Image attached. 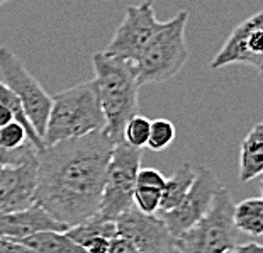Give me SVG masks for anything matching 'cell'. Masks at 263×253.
Returning <instances> with one entry per match:
<instances>
[{
	"instance_id": "16",
	"label": "cell",
	"mask_w": 263,
	"mask_h": 253,
	"mask_svg": "<svg viewBox=\"0 0 263 253\" xmlns=\"http://www.w3.org/2000/svg\"><path fill=\"white\" fill-rule=\"evenodd\" d=\"M194 178H195V168L190 165V163H182V165L173 172V175L170 178H166V182L163 185L160 212H168L172 209H175L187 195Z\"/></svg>"
},
{
	"instance_id": "1",
	"label": "cell",
	"mask_w": 263,
	"mask_h": 253,
	"mask_svg": "<svg viewBox=\"0 0 263 253\" xmlns=\"http://www.w3.org/2000/svg\"><path fill=\"white\" fill-rule=\"evenodd\" d=\"M114 144L97 131L39 151L36 204L66 228L97 214Z\"/></svg>"
},
{
	"instance_id": "29",
	"label": "cell",
	"mask_w": 263,
	"mask_h": 253,
	"mask_svg": "<svg viewBox=\"0 0 263 253\" xmlns=\"http://www.w3.org/2000/svg\"><path fill=\"white\" fill-rule=\"evenodd\" d=\"M166 253H180V251H178L177 248H172L170 251H166Z\"/></svg>"
},
{
	"instance_id": "3",
	"label": "cell",
	"mask_w": 263,
	"mask_h": 253,
	"mask_svg": "<svg viewBox=\"0 0 263 253\" xmlns=\"http://www.w3.org/2000/svg\"><path fill=\"white\" fill-rule=\"evenodd\" d=\"M51 99V111L43 134L44 146L104 131L105 117L93 78L77 83Z\"/></svg>"
},
{
	"instance_id": "24",
	"label": "cell",
	"mask_w": 263,
	"mask_h": 253,
	"mask_svg": "<svg viewBox=\"0 0 263 253\" xmlns=\"http://www.w3.org/2000/svg\"><path fill=\"white\" fill-rule=\"evenodd\" d=\"M166 182V178L163 177V173L156 168H139L136 184L138 185H148V187H158L163 189V185Z\"/></svg>"
},
{
	"instance_id": "31",
	"label": "cell",
	"mask_w": 263,
	"mask_h": 253,
	"mask_svg": "<svg viewBox=\"0 0 263 253\" xmlns=\"http://www.w3.org/2000/svg\"><path fill=\"white\" fill-rule=\"evenodd\" d=\"M260 192H261V199H263V182L260 184Z\"/></svg>"
},
{
	"instance_id": "10",
	"label": "cell",
	"mask_w": 263,
	"mask_h": 253,
	"mask_svg": "<svg viewBox=\"0 0 263 253\" xmlns=\"http://www.w3.org/2000/svg\"><path fill=\"white\" fill-rule=\"evenodd\" d=\"M117 236L127 240L138 253H166L175 248V236L156 214H144L136 207L116 219Z\"/></svg>"
},
{
	"instance_id": "23",
	"label": "cell",
	"mask_w": 263,
	"mask_h": 253,
	"mask_svg": "<svg viewBox=\"0 0 263 253\" xmlns=\"http://www.w3.org/2000/svg\"><path fill=\"white\" fill-rule=\"evenodd\" d=\"M39 151L31 143H26L21 148L7 150L0 144V167H10V165H21L24 161H29L36 158Z\"/></svg>"
},
{
	"instance_id": "18",
	"label": "cell",
	"mask_w": 263,
	"mask_h": 253,
	"mask_svg": "<svg viewBox=\"0 0 263 253\" xmlns=\"http://www.w3.org/2000/svg\"><path fill=\"white\" fill-rule=\"evenodd\" d=\"M0 104L5 105V107H9L10 111H12V114H14V119L19 122V124H22L26 128V131H27V136H29V143L34 146V148L37 151H43L46 146H44V141H43V138L39 136V134L36 133V129L32 128V124L29 122V119H27V116H26V112H24V107H22V104H21V100L19 97L15 95L10 88L5 85V83L0 80Z\"/></svg>"
},
{
	"instance_id": "13",
	"label": "cell",
	"mask_w": 263,
	"mask_h": 253,
	"mask_svg": "<svg viewBox=\"0 0 263 253\" xmlns=\"http://www.w3.org/2000/svg\"><path fill=\"white\" fill-rule=\"evenodd\" d=\"M63 223L51 218L41 206H31L29 209L9 212L0 216V238L22 240L39 231H66Z\"/></svg>"
},
{
	"instance_id": "6",
	"label": "cell",
	"mask_w": 263,
	"mask_h": 253,
	"mask_svg": "<svg viewBox=\"0 0 263 253\" xmlns=\"http://www.w3.org/2000/svg\"><path fill=\"white\" fill-rule=\"evenodd\" d=\"M143 150L133 148L124 141L114 144L110 153L102 201L97 214L104 219L116 221L122 212L129 211L133 204V194L136 187V177L141 168Z\"/></svg>"
},
{
	"instance_id": "11",
	"label": "cell",
	"mask_w": 263,
	"mask_h": 253,
	"mask_svg": "<svg viewBox=\"0 0 263 253\" xmlns=\"http://www.w3.org/2000/svg\"><path fill=\"white\" fill-rule=\"evenodd\" d=\"M234 63L255 66L256 70L263 66V10L234 27L212 58L211 68L217 70Z\"/></svg>"
},
{
	"instance_id": "15",
	"label": "cell",
	"mask_w": 263,
	"mask_h": 253,
	"mask_svg": "<svg viewBox=\"0 0 263 253\" xmlns=\"http://www.w3.org/2000/svg\"><path fill=\"white\" fill-rule=\"evenodd\" d=\"M32 253H87L65 231H39L22 240H15Z\"/></svg>"
},
{
	"instance_id": "28",
	"label": "cell",
	"mask_w": 263,
	"mask_h": 253,
	"mask_svg": "<svg viewBox=\"0 0 263 253\" xmlns=\"http://www.w3.org/2000/svg\"><path fill=\"white\" fill-rule=\"evenodd\" d=\"M12 121H15V119H14L12 111H10L9 107H5V105L0 104V128L7 126L9 122H12Z\"/></svg>"
},
{
	"instance_id": "9",
	"label": "cell",
	"mask_w": 263,
	"mask_h": 253,
	"mask_svg": "<svg viewBox=\"0 0 263 253\" xmlns=\"http://www.w3.org/2000/svg\"><path fill=\"white\" fill-rule=\"evenodd\" d=\"M222 187H224V184L209 168H195V178L183 201L175 209L161 212L160 216L165 221L166 228L170 229V233L175 236V240L207 214V211L211 209L212 202H214L216 194Z\"/></svg>"
},
{
	"instance_id": "32",
	"label": "cell",
	"mask_w": 263,
	"mask_h": 253,
	"mask_svg": "<svg viewBox=\"0 0 263 253\" xmlns=\"http://www.w3.org/2000/svg\"><path fill=\"white\" fill-rule=\"evenodd\" d=\"M5 2H9V0H0V7H2V5H4Z\"/></svg>"
},
{
	"instance_id": "7",
	"label": "cell",
	"mask_w": 263,
	"mask_h": 253,
	"mask_svg": "<svg viewBox=\"0 0 263 253\" xmlns=\"http://www.w3.org/2000/svg\"><path fill=\"white\" fill-rule=\"evenodd\" d=\"M0 75L5 85L19 97L27 119L43 138L53 104L51 95L44 91L37 78L26 68L19 56L5 46H0Z\"/></svg>"
},
{
	"instance_id": "5",
	"label": "cell",
	"mask_w": 263,
	"mask_h": 253,
	"mask_svg": "<svg viewBox=\"0 0 263 253\" xmlns=\"http://www.w3.org/2000/svg\"><path fill=\"white\" fill-rule=\"evenodd\" d=\"M233 209L231 192L222 187L207 214L175 240V248L180 253H226L231 250L238 243Z\"/></svg>"
},
{
	"instance_id": "17",
	"label": "cell",
	"mask_w": 263,
	"mask_h": 253,
	"mask_svg": "<svg viewBox=\"0 0 263 253\" xmlns=\"http://www.w3.org/2000/svg\"><path fill=\"white\" fill-rule=\"evenodd\" d=\"M233 221L238 231L251 238H263V199L250 197L234 204Z\"/></svg>"
},
{
	"instance_id": "19",
	"label": "cell",
	"mask_w": 263,
	"mask_h": 253,
	"mask_svg": "<svg viewBox=\"0 0 263 253\" xmlns=\"http://www.w3.org/2000/svg\"><path fill=\"white\" fill-rule=\"evenodd\" d=\"M149 126H151V121L148 117H144L141 114H134L131 119L126 122L124 131H122V141L138 150L146 148V143L149 138Z\"/></svg>"
},
{
	"instance_id": "12",
	"label": "cell",
	"mask_w": 263,
	"mask_h": 253,
	"mask_svg": "<svg viewBox=\"0 0 263 253\" xmlns=\"http://www.w3.org/2000/svg\"><path fill=\"white\" fill-rule=\"evenodd\" d=\"M37 156L21 165L0 167V216L36 204Z\"/></svg>"
},
{
	"instance_id": "20",
	"label": "cell",
	"mask_w": 263,
	"mask_h": 253,
	"mask_svg": "<svg viewBox=\"0 0 263 253\" xmlns=\"http://www.w3.org/2000/svg\"><path fill=\"white\" fill-rule=\"evenodd\" d=\"M177 129L173 122L168 119H155L151 121L149 126V138L146 143V148L151 151H163L175 141Z\"/></svg>"
},
{
	"instance_id": "8",
	"label": "cell",
	"mask_w": 263,
	"mask_h": 253,
	"mask_svg": "<svg viewBox=\"0 0 263 253\" xmlns=\"http://www.w3.org/2000/svg\"><path fill=\"white\" fill-rule=\"evenodd\" d=\"M160 27L161 22L155 15L153 0H144L139 5H127L124 19L104 53L134 63Z\"/></svg>"
},
{
	"instance_id": "26",
	"label": "cell",
	"mask_w": 263,
	"mask_h": 253,
	"mask_svg": "<svg viewBox=\"0 0 263 253\" xmlns=\"http://www.w3.org/2000/svg\"><path fill=\"white\" fill-rule=\"evenodd\" d=\"M109 253H138V251L127 240L121 238V236H116V238L110 241Z\"/></svg>"
},
{
	"instance_id": "14",
	"label": "cell",
	"mask_w": 263,
	"mask_h": 253,
	"mask_svg": "<svg viewBox=\"0 0 263 253\" xmlns=\"http://www.w3.org/2000/svg\"><path fill=\"white\" fill-rule=\"evenodd\" d=\"M263 173V121L250 129L239 146V180L251 182Z\"/></svg>"
},
{
	"instance_id": "22",
	"label": "cell",
	"mask_w": 263,
	"mask_h": 253,
	"mask_svg": "<svg viewBox=\"0 0 263 253\" xmlns=\"http://www.w3.org/2000/svg\"><path fill=\"white\" fill-rule=\"evenodd\" d=\"M29 143V136H27L26 128L19 124L17 121L9 122L7 126L0 128V144L7 150H15Z\"/></svg>"
},
{
	"instance_id": "25",
	"label": "cell",
	"mask_w": 263,
	"mask_h": 253,
	"mask_svg": "<svg viewBox=\"0 0 263 253\" xmlns=\"http://www.w3.org/2000/svg\"><path fill=\"white\" fill-rule=\"evenodd\" d=\"M0 253H32V251L15 240L0 238Z\"/></svg>"
},
{
	"instance_id": "4",
	"label": "cell",
	"mask_w": 263,
	"mask_h": 253,
	"mask_svg": "<svg viewBox=\"0 0 263 253\" xmlns=\"http://www.w3.org/2000/svg\"><path fill=\"white\" fill-rule=\"evenodd\" d=\"M187 22V10H180L170 21L161 22V27L134 61L139 85L168 82L183 68L189 60Z\"/></svg>"
},
{
	"instance_id": "27",
	"label": "cell",
	"mask_w": 263,
	"mask_h": 253,
	"mask_svg": "<svg viewBox=\"0 0 263 253\" xmlns=\"http://www.w3.org/2000/svg\"><path fill=\"white\" fill-rule=\"evenodd\" d=\"M226 253H263V243L250 241V243H236Z\"/></svg>"
},
{
	"instance_id": "30",
	"label": "cell",
	"mask_w": 263,
	"mask_h": 253,
	"mask_svg": "<svg viewBox=\"0 0 263 253\" xmlns=\"http://www.w3.org/2000/svg\"><path fill=\"white\" fill-rule=\"evenodd\" d=\"M258 75L263 78V66H261V68H258Z\"/></svg>"
},
{
	"instance_id": "21",
	"label": "cell",
	"mask_w": 263,
	"mask_h": 253,
	"mask_svg": "<svg viewBox=\"0 0 263 253\" xmlns=\"http://www.w3.org/2000/svg\"><path fill=\"white\" fill-rule=\"evenodd\" d=\"M161 190L158 187H148V185H138L134 187L133 204L138 211L144 214H156L160 211L161 202Z\"/></svg>"
},
{
	"instance_id": "2",
	"label": "cell",
	"mask_w": 263,
	"mask_h": 253,
	"mask_svg": "<svg viewBox=\"0 0 263 253\" xmlns=\"http://www.w3.org/2000/svg\"><path fill=\"white\" fill-rule=\"evenodd\" d=\"M93 82L105 117L104 133L114 143L122 141L126 122L139 107V82L133 61L100 51L92 56Z\"/></svg>"
}]
</instances>
